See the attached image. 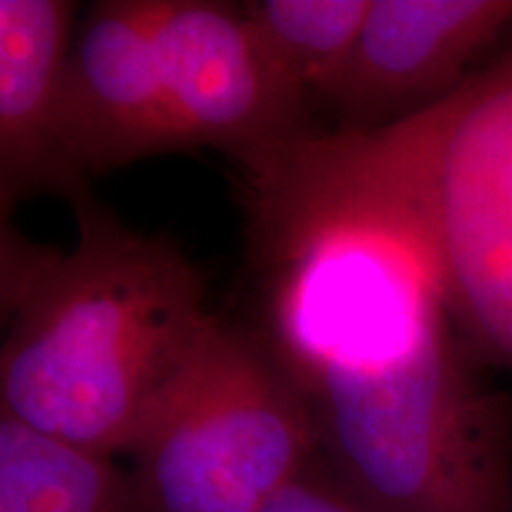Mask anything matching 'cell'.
<instances>
[{
  "mask_svg": "<svg viewBox=\"0 0 512 512\" xmlns=\"http://www.w3.org/2000/svg\"><path fill=\"white\" fill-rule=\"evenodd\" d=\"M252 219L259 332L332 475L370 512H512V406L477 370L366 136L320 133L254 190Z\"/></svg>",
  "mask_w": 512,
  "mask_h": 512,
  "instance_id": "cell-1",
  "label": "cell"
},
{
  "mask_svg": "<svg viewBox=\"0 0 512 512\" xmlns=\"http://www.w3.org/2000/svg\"><path fill=\"white\" fill-rule=\"evenodd\" d=\"M69 252L3 223L0 413L86 451L131 453L214 313L195 264L91 197Z\"/></svg>",
  "mask_w": 512,
  "mask_h": 512,
  "instance_id": "cell-2",
  "label": "cell"
},
{
  "mask_svg": "<svg viewBox=\"0 0 512 512\" xmlns=\"http://www.w3.org/2000/svg\"><path fill=\"white\" fill-rule=\"evenodd\" d=\"M366 138L413 209L460 337L512 373V46Z\"/></svg>",
  "mask_w": 512,
  "mask_h": 512,
  "instance_id": "cell-3",
  "label": "cell"
},
{
  "mask_svg": "<svg viewBox=\"0 0 512 512\" xmlns=\"http://www.w3.org/2000/svg\"><path fill=\"white\" fill-rule=\"evenodd\" d=\"M318 456L299 384L259 330L219 316L128 453L145 512H256Z\"/></svg>",
  "mask_w": 512,
  "mask_h": 512,
  "instance_id": "cell-4",
  "label": "cell"
},
{
  "mask_svg": "<svg viewBox=\"0 0 512 512\" xmlns=\"http://www.w3.org/2000/svg\"><path fill=\"white\" fill-rule=\"evenodd\" d=\"M169 98L192 150L233 157L252 188L273 183L320 133L311 102L275 64L240 5L147 0Z\"/></svg>",
  "mask_w": 512,
  "mask_h": 512,
  "instance_id": "cell-5",
  "label": "cell"
},
{
  "mask_svg": "<svg viewBox=\"0 0 512 512\" xmlns=\"http://www.w3.org/2000/svg\"><path fill=\"white\" fill-rule=\"evenodd\" d=\"M512 31V0H373L342 86L337 133L411 119L456 93Z\"/></svg>",
  "mask_w": 512,
  "mask_h": 512,
  "instance_id": "cell-6",
  "label": "cell"
},
{
  "mask_svg": "<svg viewBox=\"0 0 512 512\" xmlns=\"http://www.w3.org/2000/svg\"><path fill=\"white\" fill-rule=\"evenodd\" d=\"M64 121L74 162L88 178L192 150L169 98L147 0L88 8L67 64Z\"/></svg>",
  "mask_w": 512,
  "mask_h": 512,
  "instance_id": "cell-7",
  "label": "cell"
},
{
  "mask_svg": "<svg viewBox=\"0 0 512 512\" xmlns=\"http://www.w3.org/2000/svg\"><path fill=\"white\" fill-rule=\"evenodd\" d=\"M79 5L0 0V216L60 197L76 209L95 197L74 162L64 121V79Z\"/></svg>",
  "mask_w": 512,
  "mask_h": 512,
  "instance_id": "cell-8",
  "label": "cell"
},
{
  "mask_svg": "<svg viewBox=\"0 0 512 512\" xmlns=\"http://www.w3.org/2000/svg\"><path fill=\"white\" fill-rule=\"evenodd\" d=\"M0 512H145L131 467L0 413Z\"/></svg>",
  "mask_w": 512,
  "mask_h": 512,
  "instance_id": "cell-9",
  "label": "cell"
},
{
  "mask_svg": "<svg viewBox=\"0 0 512 512\" xmlns=\"http://www.w3.org/2000/svg\"><path fill=\"white\" fill-rule=\"evenodd\" d=\"M373 0H249L240 8L287 79L311 102L342 86Z\"/></svg>",
  "mask_w": 512,
  "mask_h": 512,
  "instance_id": "cell-10",
  "label": "cell"
},
{
  "mask_svg": "<svg viewBox=\"0 0 512 512\" xmlns=\"http://www.w3.org/2000/svg\"><path fill=\"white\" fill-rule=\"evenodd\" d=\"M256 512H370L351 496V491L323 458H316L302 475L280 489L264 508Z\"/></svg>",
  "mask_w": 512,
  "mask_h": 512,
  "instance_id": "cell-11",
  "label": "cell"
}]
</instances>
